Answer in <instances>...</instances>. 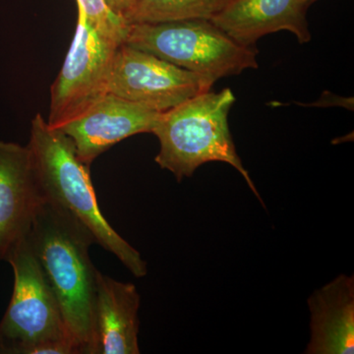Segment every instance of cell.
I'll return each mask as SVG.
<instances>
[{"label": "cell", "instance_id": "5", "mask_svg": "<svg viewBox=\"0 0 354 354\" xmlns=\"http://www.w3.org/2000/svg\"><path fill=\"white\" fill-rule=\"evenodd\" d=\"M6 261L13 268L14 288L0 322V354H32L38 346L62 342L75 346L29 234L16 244Z\"/></svg>", "mask_w": 354, "mask_h": 354}, {"label": "cell", "instance_id": "2", "mask_svg": "<svg viewBox=\"0 0 354 354\" xmlns=\"http://www.w3.org/2000/svg\"><path fill=\"white\" fill-rule=\"evenodd\" d=\"M32 165L44 199L76 218L90 230L95 243L113 253L136 278L147 274L141 254L109 225L100 209L90 165L77 156L73 141L50 127L41 114L32 120L29 145Z\"/></svg>", "mask_w": 354, "mask_h": 354}, {"label": "cell", "instance_id": "7", "mask_svg": "<svg viewBox=\"0 0 354 354\" xmlns=\"http://www.w3.org/2000/svg\"><path fill=\"white\" fill-rule=\"evenodd\" d=\"M212 86L205 77L122 44L114 55L108 92L162 113Z\"/></svg>", "mask_w": 354, "mask_h": 354}, {"label": "cell", "instance_id": "6", "mask_svg": "<svg viewBox=\"0 0 354 354\" xmlns=\"http://www.w3.org/2000/svg\"><path fill=\"white\" fill-rule=\"evenodd\" d=\"M64 66L50 88L48 124L62 128L109 94V74L120 44L102 36L88 23L82 6Z\"/></svg>", "mask_w": 354, "mask_h": 354}, {"label": "cell", "instance_id": "8", "mask_svg": "<svg viewBox=\"0 0 354 354\" xmlns=\"http://www.w3.org/2000/svg\"><path fill=\"white\" fill-rule=\"evenodd\" d=\"M160 114L109 93L82 115L57 129L73 141L77 156L90 165L118 142L139 133H152Z\"/></svg>", "mask_w": 354, "mask_h": 354}, {"label": "cell", "instance_id": "14", "mask_svg": "<svg viewBox=\"0 0 354 354\" xmlns=\"http://www.w3.org/2000/svg\"><path fill=\"white\" fill-rule=\"evenodd\" d=\"M82 6L88 23L102 36L118 44H124L129 24L113 13L104 0H76Z\"/></svg>", "mask_w": 354, "mask_h": 354}, {"label": "cell", "instance_id": "9", "mask_svg": "<svg viewBox=\"0 0 354 354\" xmlns=\"http://www.w3.org/2000/svg\"><path fill=\"white\" fill-rule=\"evenodd\" d=\"M44 201L29 147L0 141V261L29 234Z\"/></svg>", "mask_w": 354, "mask_h": 354}, {"label": "cell", "instance_id": "15", "mask_svg": "<svg viewBox=\"0 0 354 354\" xmlns=\"http://www.w3.org/2000/svg\"><path fill=\"white\" fill-rule=\"evenodd\" d=\"M104 2L113 13L120 16L127 22L134 6V0H104Z\"/></svg>", "mask_w": 354, "mask_h": 354}, {"label": "cell", "instance_id": "1", "mask_svg": "<svg viewBox=\"0 0 354 354\" xmlns=\"http://www.w3.org/2000/svg\"><path fill=\"white\" fill-rule=\"evenodd\" d=\"M32 250L59 305L79 354H95L94 305L97 271L90 258L94 236L53 203L39 205L29 232Z\"/></svg>", "mask_w": 354, "mask_h": 354}, {"label": "cell", "instance_id": "16", "mask_svg": "<svg viewBox=\"0 0 354 354\" xmlns=\"http://www.w3.org/2000/svg\"><path fill=\"white\" fill-rule=\"evenodd\" d=\"M307 1H308V3L311 6V4L313 3V2H315L316 0H307Z\"/></svg>", "mask_w": 354, "mask_h": 354}, {"label": "cell", "instance_id": "10", "mask_svg": "<svg viewBox=\"0 0 354 354\" xmlns=\"http://www.w3.org/2000/svg\"><path fill=\"white\" fill-rule=\"evenodd\" d=\"M307 0H228L211 21L230 38L254 48L262 37L288 31L300 44L311 39L306 19Z\"/></svg>", "mask_w": 354, "mask_h": 354}, {"label": "cell", "instance_id": "13", "mask_svg": "<svg viewBox=\"0 0 354 354\" xmlns=\"http://www.w3.org/2000/svg\"><path fill=\"white\" fill-rule=\"evenodd\" d=\"M228 0H134L128 24H158L174 21L211 20Z\"/></svg>", "mask_w": 354, "mask_h": 354}, {"label": "cell", "instance_id": "3", "mask_svg": "<svg viewBox=\"0 0 354 354\" xmlns=\"http://www.w3.org/2000/svg\"><path fill=\"white\" fill-rule=\"evenodd\" d=\"M235 102L230 88L195 95L158 116L153 132L160 141L156 162L177 180L193 176L209 162L232 165L258 194L235 149L228 127V113Z\"/></svg>", "mask_w": 354, "mask_h": 354}, {"label": "cell", "instance_id": "12", "mask_svg": "<svg viewBox=\"0 0 354 354\" xmlns=\"http://www.w3.org/2000/svg\"><path fill=\"white\" fill-rule=\"evenodd\" d=\"M311 313V339L305 353H354L353 277H337L308 301Z\"/></svg>", "mask_w": 354, "mask_h": 354}, {"label": "cell", "instance_id": "4", "mask_svg": "<svg viewBox=\"0 0 354 354\" xmlns=\"http://www.w3.org/2000/svg\"><path fill=\"white\" fill-rule=\"evenodd\" d=\"M124 44L205 77L213 85L223 77L258 68L257 50L237 43L211 20L129 24Z\"/></svg>", "mask_w": 354, "mask_h": 354}, {"label": "cell", "instance_id": "11", "mask_svg": "<svg viewBox=\"0 0 354 354\" xmlns=\"http://www.w3.org/2000/svg\"><path fill=\"white\" fill-rule=\"evenodd\" d=\"M140 295L136 286L97 271L95 354H138Z\"/></svg>", "mask_w": 354, "mask_h": 354}]
</instances>
